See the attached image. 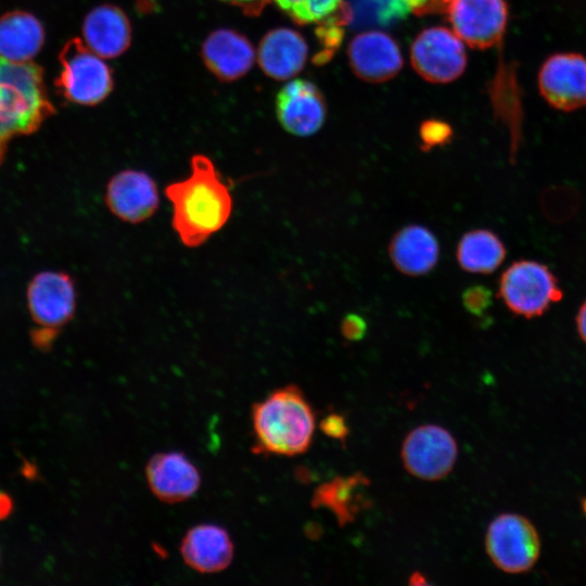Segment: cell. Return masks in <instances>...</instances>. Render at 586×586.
Returning <instances> with one entry per match:
<instances>
[{"label":"cell","instance_id":"83f0119b","mask_svg":"<svg viewBox=\"0 0 586 586\" xmlns=\"http://www.w3.org/2000/svg\"><path fill=\"white\" fill-rule=\"evenodd\" d=\"M340 330L342 336L349 342H357L364 339L367 333V321L360 315L351 313L342 318Z\"/></svg>","mask_w":586,"mask_h":586},{"label":"cell","instance_id":"ba28073f","mask_svg":"<svg viewBox=\"0 0 586 586\" xmlns=\"http://www.w3.org/2000/svg\"><path fill=\"white\" fill-rule=\"evenodd\" d=\"M400 457L406 471L415 477L438 481L453 471L458 457V445L447 429L426 423L406 435Z\"/></svg>","mask_w":586,"mask_h":586},{"label":"cell","instance_id":"8fae6325","mask_svg":"<svg viewBox=\"0 0 586 586\" xmlns=\"http://www.w3.org/2000/svg\"><path fill=\"white\" fill-rule=\"evenodd\" d=\"M446 12L454 33L472 48H491L506 31V0H453Z\"/></svg>","mask_w":586,"mask_h":586},{"label":"cell","instance_id":"4dcf8cb0","mask_svg":"<svg viewBox=\"0 0 586 586\" xmlns=\"http://www.w3.org/2000/svg\"><path fill=\"white\" fill-rule=\"evenodd\" d=\"M410 10L418 14L444 13L453 0H405Z\"/></svg>","mask_w":586,"mask_h":586},{"label":"cell","instance_id":"7a4b0ae2","mask_svg":"<svg viewBox=\"0 0 586 586\" xmlns=\"http://www.w3.org/2000/svg\"><path fill=\"white\" fill-rule=\"evenodd\" d=\"M256 454L293 457L307 451L316 429L314 409L294 384L271 391L251 410Z\"/></svg>","mask_w":586,"mask_h":586},{"label":"cell","instance_id":"d6a6232c","mask_svg":"<svg viewBox=\"0 0 586 586\" xmlns=\"http://www.w3.org/2000/svg\"><path fill=\"white\" fill-rule=\"evenodd\" d=\"M13 510V500L9 494L0 491V520L7 519Z\"/></svg>","mask_w":586,"mask_h":586},{"label":"cell","instance_id":"2e32d148","mask_svg":"<svg viewBox=\"0 0 586 586\" xmlns=\"http://www.w3.org/2000/svg\"><path fill=\"white\" fill-rule=\"evenodd\" d=\"M348 58L354 73L369 82L388 80L403 65L398 46L388 35L377 30L357 35L349 43Z\"/></svg>","mask_w":586,"mask_h":586},{"label":"cell","instance_id":"f546056e","mask_svg":"<svg viewBox=\"0 0 586 586\" xmlns=\"http://www.w3.org/2000/svg\"><path fill=\"white\" fill-rule=\"evenodd\" d=\"M319 428L328 437L344 442L348 435V426L344 417L337 412L329 413L324 417Z\"/></svg>","mask_w":586,"mask_h":586},{"label":"cell","instance_id":"9c48e42d","mask_svg":"<svg viewBox=\"0 0 586 586\" xmlns=\"http://www.w3.org/2000/svg\"><path fill=\"white\" fill-rule=\"evenodd\" d=\"M416 72L431 82H449L458 78L467 64L462 40L444 27L423 30L410 51Z\"/></svg>","mask_w":586,"mask_h":586},{"label":"cell","instance_id":"8992f818","mask_svg":"<svg viewBox=\"0 0 586 586\" xmlns=\"http://www.w3.org/2000/svg\"><path fill=\"white\" fill-rule=\"evenodd\" d=\"M484 546L497 569L508 574H522L537 563L542 539L528 518L517 512H504L488 524Z\"/></svg>","mask_w":586,"mask_h":586},{"label":"cell","instance_id":"836d02e7","mask_svg":"<svg viewBox=\"0 0 586 586\" xmlns=\"http://www.w3.org/2000/svg\"><path fill=\"white\" fill-rule=\"evenodd\" d=\"M237 4H242L247 8H252L255 11L259 10L267 0H226Z\"/></svg>","mask_w":586,"mask_h":586},{"label":"cell","instance_id":"30bf717a","mask_svg":"<svg viewBox=\"0 0 586 586\" xmlns=\"http://www.w3.org/2000/svg\"><path fill=\"white\" fill-rule=\"evenodd\" d=\"M544 100L553 109L575 111L586 105V58L575 52L548 56L537 76Z\"/></svg>","mask_w":586,"mask_h":586},{"label":"cell","instance_id":"7402d4cb","mask_svg":"<svg viewBox=\"0 0 586 586\" xmlns=\"http://www.w3.org/2000/svg\"><path fill=\"white\" fill-rule=\"evenodd\" d=\"M506 254V246L499 235L488 229H473L463 233L456 247V260L469 273L494 272L502 264Z\"/></svg>","mask_w":586,"mask_h":586},{"label":"cell","instance_id":"d4e9b609","mask_svg":"<svg viewBox=\"0 0 586 586\" xmlns=\"http://www.w3.org/2000/svg\"><path fill=\"white\" fill-rule=\"evenodd\" d=\"M579 205L578 191L569 184L549 187L540 196L543 214L552 222H564L571 219L577 213Z\"/></svg>","mask_w":586,"mask_h":586},{"label":"cell","instance_id":"f1b7e54d","mask_svg":"<svg viewBox=\"0 0 586 586\" xmlns=\"http://www.w3.org/2000/svg\"><path fill=\"white\" fill-rule=\"evenodd\" d=\"M420 135L423 142V148L429 150L435 145H441L448 142L451 131L445 124L428 123L421 128Z\"/></svg>","mask_w":586,"mask_h":586},{"label":"cell","instance_id":"4316f807","mask_svg":"<svg viewBox=\"0 0 586 586\" xmlns=\"http://www.w3.org/2000/svg\"><path fill=\"white\" fill-rule=\"evenodd\" d=\"M461 301L464 309L474 317H484L493 305L492 291L484 285H471L463 290Z\"/></svg>","mask_w":586,"mask_h":586},{"label":"cell","instance_id":"e0dca14e","mask_svg":"<svg viewBox=\"0 0 586 586\" xmlns=\"http://www.w3.org/2000/svg\"><path fill=\"white\" fill-rule=\"evenodd\" d=\"M387 254L400 273L421 277L436 267L440 259V243L428 227L410 224L394 233L387 246Z\"/></svg>","mask_w":586,"mask_h":586},{"label":"cell","instance_id":"ffe728a7","mask_svg":"<svg viewBox=\"0 0 586 586\" xmlns=\"http://www.w3.org/2000/svg\"><path fill=\"white\" fill-rule=\"evenodd\" d=\"M85 43L102 58L122 54L130 41V26L125 14L113 5L92 10L82 26Z\"/></svg>","mask_w":586,"mask_h":586},{"label":"cell","instance_id":"484cf974","mask_svg":"<svg viewBox=\"0 0 586 586\" xmlns=\"http://www.w3.org/2000/svg\"><path fill=\"white\" fill-rule=\"evenodd\" d=\"M298 23L323 22L334 15L341 0H275Z\"/></svg>","mask_w":586,"mask_h":586},{"label":"cell","instance_id":"6da1fadb","mask_svg":"<svg viewBox=\"0 0 586 586\" xmlns=\"http://www.w3.org/2000/svg\"><path fill=\"white\" fill-rule=\"evenodd\" d=\"M164 194L171 205V228L179 241L191 249L221 230L233 211L230 184L203 154L192 156L190 175L168 183Z\"/></svg>","mask_w":586,"mask_h":586},{"label":"cell","instance_id":"44dd1931","mask_svg":"<svg viewBox=\"0 0 586 586\" xmlns=\"http://www.w3.org/2000/svg\"><path fill=\"white\" fill-rule=\"evenodd\" d=\"M306 58L305 40L300 34L288 28L268 33L258 50L260 67L276 79H286L297 74L303 68Z\"/></svg>","mask_w":586,"mask_h":586},{"label":"cell","instance_id":"ac0fdd59","mask_svg":"<svg viewBox=\"0 0 586 586\" xmlns=\"http://www.w3.org/2000/svg\"><path fill=\"white\" fill-rule=\"evenodd\" d=\"M44 42L40 21L26 11H11L0 16V56L15 63L31 62Z\"/></svg>","mask_w":586,"mask_h":586},{"label":"cell","instance_id":"1f68e13d","mask_svg":"<svg viewBox=\"0 0 586 586\" xmlns=\"http://www.w3.org/2000/svg\"><path fill=\"white\" fill-rule=\"evenodd\" d=\"M575 320L578 335L586 344V301L579 306Z\"/></svg>","mask_w":586,"mask_h":586},{"label":"cell","instance_id":"7c38bea8","mask_svg":"<svg viewBox=\"0 0 586 586\" xmlns=\"http://www.w3.org/2000/svg\"><path fill=\"white\" fill-rule=\"evenodd\" d=\"M104 201L117 219L137 225L149 220L157 212L160 192L154 178L148 173L124 169L107 181Z\"/></svg>","mask_w":586,"mask_h":586},{"label":"cell","instance_id":"5b68a950","mask_svg":"<svg viewBox=\"0 0 586 586\" xmlns=\"http://www.w3.org/2000/svg\"><path fill=\"white\" fill-rule=\"evenodd\" d=\"M497 296L511 313L530 319L544 315L552 304L560 302L563 291L548 266L520 259L501 273Z\"/></svg>","mask_w":586,"mask_h":586},{"label":"cell","instance_id":"5bb4252c","mask_svg":"<svg viewBox=\"0 0 586 586\" xmlns=\"http://www.w3.org/2000/svg\"><path fill=\"white\" fill-rule=\"evenodd\" d=\"M184 564L202 574H215L226 570L232 562L234 545L228 530L216 523L191 526L179 545Z\"/></svg>","mask_w":586,"mask_h":586},{"label":"cell","instance_id":"4fadbf2b","mask_svg":"<svg viewBox=\"0 0 586 586\" xmlns=\"http://www.w3.org/2000/svg\"><path fill=\"white\" fill-rule=\"evenodd\" d=\"M145 480L151 493L166 504H179L192 498L200 489L202 477L196 464L178 450L152 455L145 464Z\"/></svg>","mask_w":586,"mask_h":586},{"label":"cell","instance_id":"d6986e66","mask_svg":"<svg viewBox=\"0 0 586 586\" xmlns=\"http://www.w3.org/2000/svg\"><path fill=\"white\" fill-rule=\"evenodd\" d=\"M203 56L209 69L224 80L244 75L253 65L255 53L251 43L233 30L220 29L204 42Z\"/></svg>","mask_w":586,"mask_h":586},{"label":"cell","instance_id":"603a6c76","mask_svg":"<svg viewBox=\"0 0 586 586\" xmlns=\"http://www.w3.org/2000/svg\"><path fill=\"white\" fill-rule=\"evenodd\" d=\"M369 480L360 474L337 476L318 486L311 498L314 508H326L336 518L340 525L353 522L361 508V488Z\"/></svg>","mask_w":586,"mask_h":586},{"label":"cell","instance_id":"e575fe53","mask_svg":"<svg viewBox=\"0 0 586 586\" xmlns=\"http://www.w3.org/2000/svg\"><path fill=\"white\" fill-rule=\"evenodd\" d=\"M409 583L412 585H424L428 584V581L421 573L416 572L410 576Z\"/></svg>","mask_w":586,"mask_h":586},{"label":"cell","instance_id":"277c9868","mask_svg":"<svg viewBox=\"0 0 586 586\" xmlns=\"http://www.w3.org/2000/svg\"><path fill=\"white\" fill-rule=\"evenodd\" d=\"M26 297L31 320L36 326L30 330L31 343L38 349L47 352L61 330L75 316V281L64 271H41L30 280Z\"/></svg>","mask_w":586,"mask_h":586},{"label":"cell","instance_id":"cb8c5ba5","mask_svg":"<svg viewBox=\"0 0 586 586\" xmlns=\"http://www.w3.org/2000/svg\"><path fill=\"white\" fill-rule=\"evenodd\" d=\"M410 11L405 0H341L337 14L344 25L361 27L387 25Z\"/></svg>","mask_w":586,"mask_h":586},{"label":"cell","instance_id":"3957f363","mask_svg":"<svg viewBox=\"0 0 586 586\" xmlns=\"http://www.w3.org/2000/svg\"><path fill=\"white\" fill-rule=\"evenodd\" d=\"M53 113L42 68L0 56V164L11 140L35 132Z\"/></svg>","mask_w":586,"mask_h":586},{"label":"cell","instance_id":"52a82bcc","mask_svg":"<svg viewBox=\"0 0 586 586\" xmlns=\"http://www.w3.org/2000/svg\"><path fill=\"white\" fill-rule=\"evenodd\" d=\"M60 62L61 73L55 85L67 100L92 105L110 93L113 85L110 68L102 56L79 39L65 43Z\"/></svg>","mask_w":586,"mask_h":586},{"label":"cell","instance_id":"9a60e30c","mask_svg":"<svg viewBox=\"0 0 586 586\" xmlns=\"http://www.w3.org/2000/svg\"><path fill=\"white\" fill-rule=\"evenodd\" d=\"M277 115L288 132L301 137L310 136L317 132L324 122V102L311 82L294 80L279 92Z\"/></svg>","mask_w":586,"mask_h":586},{"label":"cell","instance_id":"d590c367","mask_svg":"<svg viewBox=\"0 0 586 586\" xmlns=\"http://www.w3.org/2000/svg\"><path fill=\"white\" fill-rule=\"evenodd\" d=\"M581 509L586 517V497L582 498L581 500Z\"/></svg>","mask_w":586,"mask_h":586}]
</instances>
